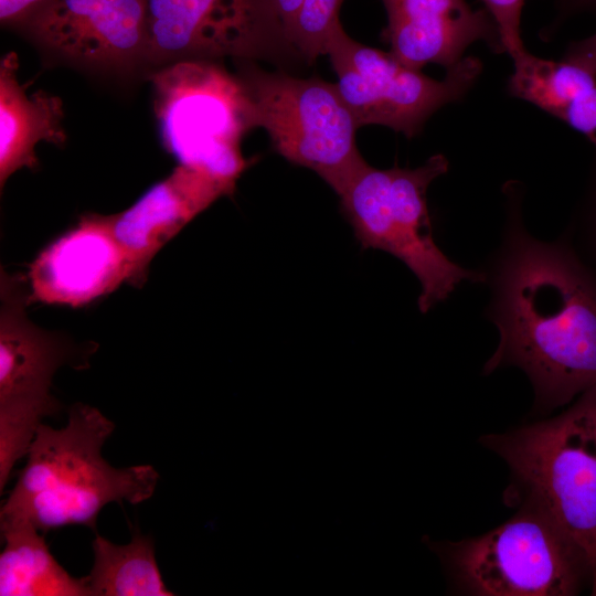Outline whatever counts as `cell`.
Here are the masks:
<instances>
[{
	"label": "cell",
	"instance_id": "6da1fadb",
	"mask_svg": "<svg viewBox=\"0 0 596 596\" xmlns=\"http://www.w3.org/2000/svg\"><path fill=\"white\" fill-rule=\"evenodd\" d=\"M494 322L500 341L483 371L520 368L536 411L549 413L596 385V279L564 246L513 235Z\"/></svg>",
	"mask_w": 596,
	"mask_h": 596
},
{
	"label": "cell",
	"instance_id": "7a4b0ae2",
	"mask_svg": "<svg viewBox=\"0 0 596 596\" xmlns=\"http://www.w3.org/2000/svg\"><path fill=\"white\" fill-rule=\"evenodd\" d=\"M114 429L113 421L83 403L68 408L64 427L41 424L0 520L28 521L43 533L66 525L95 531L105 505L152 497L159 480L152 466L116 468L102 456Z\"/></svg>",
	"mask_w": 596,
	"mask_h": 596
},
{
	"label": "cell",
	"instance_id": "3957f363",
	"mask_svg": "<svg viewBox=\"0 0 596 596\" xmlns=\"http://www.w3.org/2000/svg\"><path fill=\"white\" fill-rule=\"evenodd\" d=\"M510 470L504 503L543 509L585 555L596 596V385L561 414L480 437Z\"/></svg>",
	"mask_w": 596,
	"mask_h": 596
},
{
	"label": "cell",
	"instance_id": "277c9868",
	"mask_svg": "<svg viewBox=\"0 0 596 596\" xmlns=\"http://www.w3.org/2000/svg\"><path fill=\"white\" fill-rule=\"evenodd\" d=\"M447 170L448 160L440 153L414 169L366 163L338 195L361 247L384 251L415 274L422 312L448 298L461 281L485 278L451 262L434 240L426 193Z\"/></svg>",
	"mask_w": 596,
	"mask_h": 596
},
{
	"label": "cell",
	"instance_id": "5b68a950",
	"mask_svg": "<svg viewBox=\"0 0 596 596\" xmlns=\"http://www.w3.org/2000/svg\"><path fill=\"white\" fill-rule=\"evenodd\" d=\"M493 530L438 543L458 589L477 596H572L590 588L589 564L540 507L522 502Z\"/></svg>",
	"mask_w": 596,
	"mask_h": 596
},
{
	"label": "cell",
	"instance_id": "8992f818",
	"mask_svg": "<svg viewBox=\"0 0 596 596\" xmlns=\"http://www.w3.org/2000/svg\"><path fill=\"white\" fill-rule=\"evenodd\" d=\"M235 61L251 128L265 129L281 157L315 171L339 195L368 162L355 142L359 126L336 83Z\"/></svg>",
	"mask_w": 596,
	"mask_h": 596
},
{
	"label": "cell",
	"instance_id": "52a82bcc",
	"mask_svg": "<svg viewBox=\"0 0 596 596\" xmlns=\"http://www.w3.org/2000/svg\"><path fill=\"white\" fill-rule=\"evenodd\" d=\"M149 78L163 147L180 164L207 173L234 193L252 162L240 148L252 128L237 76L216 61L192 60L156 68Z\"/></svg>",
	"mask_w": 596,
	"mask_h": 596
},
{
	"label": "cell",
	"instance_id": "ba28073f",
	"mask_svg": "<svg viewBox=\"0 0 596 596\" xmlns=\"http://www.w3.org/2000/svg\"><path fill=\"white\" fill-rule=\"evenodd\" d=\"M0 491L14 465L26 456L43 419L62 405L52 395L55 372L77 362L74 347L43 330L25 312L26 283L1 272L0 279Z\"/></svg>",
	"mask_w": 596,
	"mask_h": 596
},
{
	"label": "cell",
	"instance_id": "9c48e42d",
	"mask_svg": "<svg viewBox=\"0 0 596 596\" xmlns=\"http://www.w3.org/2000/svg\"><path fill=\"white\" fill-rule=\"evenodd\" d=\"M327 55L359 128L382 125L407 138L416 136L436 110L467 93L482 70L478 58L464 57L437 81L403 65L390 52L355 41L342 25L332 34Z\"/></svg>",
	"mask_w": 596,
	"mask_h": 596
},
{
	"label": "cell",
	"instance_id": "30bf717a",
	"mask_svg": "<svg viewBox=\"0 0 596 596\" xmlns=\"http://www.w3.org/2000/svg\"><path fill=\"white\" fill-rule=\"evenodd\" d=\"M298 56L272 0H147L146 65Z\"/></svg>",
	"mask_w": 596,
	"mask_h": 596
},
{
	"label": "cell",
	"instance_id": "8fae6325",
	"mask_svg": "<svg viewBox=\"0 0 596 596\" xmlns=\"http://www.w3.org/2000/svg\"><path fill=\"white\" fill-rule=\"evenodd\" d=\"M18 29L75 66L127 72L146 64L147 0H45Z\"/></svg>",
	"mask_w": 596,
	"mask_h": 596
},
{
	"label": "cell",
	"instance_id": "7c38bea8",
	"mask_svg": "<svg viewBox=\"0 0 596 596\" xmlns=\"http://www.w3.org/2000/svg\"><path fill=\"white\" fill-rule=\"evenodd\" d=\"M124 283L142 286L134 260L114 234L111 215L87 213L32 260L28 300L79 308Z\"/></svg>",
	"mask_w": 596,
	"mask_h": 596
},
{
	"label": "cell",
	"instance_id": "4fadbf2b",
	"mask_svg": "<svg viewBox=\"0 0 596 596\" xmlns=\"http://www.w3.org/2000/svg\"><path fill=\"white\" fill-rule=\"evenodd\" d=\"M381 1L387 15L382 36L390 53L409 68L421 71L434 63L449 70L477 41L502 51L490 14L486 9H473L466 0Z\"/></svg>",
	"mask_w": 596,
	"mask_h": 596
},
{
	"label": "cell",
	"instance_id": "5bb4252c",
	"mask_svg": "<svg viewBox=\"0 0 596 596\" xmlns=\"http://www.w3.org/2000/svg\"><path fill=\"white\" fill-rule=\"evenodd\" d=\"M231 194L215 178L179 163L131 206L111 214L114 234L134 260L142 285L157 253L214 201Z\"/></svg>",
	"mask_w": 596,
	"mask_h": 596
},
{
	"label": "cell",
	"instance_id": "9a60e30c",
	"mask_svg": "<svg viewBox=\"0 0 596 596\" xmlns=\"http://www.w3.org/2000/svg\"><path fill=\"white\" fill-rule=\"evenodd\" d=\"M19 61L14 52L0 62V187L22 168H35V146L40 141L62 146L66 134L62 121L63 102L38 91L28 96L18 81Z\"/></svg>",
	"mask_w": 596,
	"mask_h": 596
},
{
	"label": "cell",
	"instance_id": "2e32d148",
	"mask_svg": "<svg viewBox=\"0 0 596 596\" xmlns=\"http://www.w3.org/2000/svg\"><path fill=\"white\" fill-rule=\"evenodd\" d=\"M512 61L510 93L561 119L596 147V73L567 58L545 60L526 50Z\"/></svg>",
	"mask_w": 596,
	"mask_h": 596
},
{
	"label": "cell",
	"instance_id": "e0dca14e",
	"mask_svg": "<svg viewBox=\"0 0 596 596\" xmlns=\"http://www.w3.org/2000/svg\"><path fill=\"white\" fill-rule=\"evenodd\" d=\"M1 596H92L85 577L72 576L52 555L41 531L23 520H0Z\"/></svg>",
	"mask_w": 596,
	"mask_h": 596
},
{
	"label": "cell",
	"instance_id": "ac0fdd59",
	"mask_svg": "<svg viewBox=\"0 0 596 596\" xmlns=\"http://www.w3.org/2000/svg\"><path fill=\"white\" fill-rule=\"evenodd\" d=\"M93 566L86 576L92 596H172L159 571L153 540L136 531L127 544L95 533Z\"/></svg>",
	"mask_w": 596,
	"mask_h": 596
},
{
	"label": "cell",
	"instance_id": "d6986e66",
	"mask_svg": "<svg viewBox=\"0 0 596 596\" xmlns=\"http://www.w3.org/2000/svg\"><path fill=\"white\" fill-rule=\"evenodd\" d=\"M284 34L298 54L309 63L327 55L334 31L341 25L343 0H272Z\"/></svg>",
	"mask_w": 596,
	"mask_h": 596
},
{
	"label": "cell",
	"instance_id": "ffe728a7",
	"mask_svg": "<svg viewBox=\"0 0 596 596\" xmlns=\"http://www.w3.org/2000/svg\"><path fill=\"white\" fill-rule=\"evenodd\" d=\"M499 33L502 52L514 57L525 50L521 36V17L525 0H481Z\"/></svg>",
	"mask_w": 596,
	"mask_h": 596
},
{
	"label": "cell",
	"instance_id": "44dd1931",
	"mask_svg": "<svg viewBox=\"0 0 596 596\" xmlns=\"http://www.w3.org/2000/svg\"><path fill=\"white\" fill-rule=\"evenodd\" d=\"M45 0H0V21L2 25L18 28Z\"/></svg>",
	"mask_w": 596,
	"mask_h": 596
},
{
	"label": "cell",
	"instance_id": "7402d4cb",
	"mask_svg": "<svg viewBox=\"0 0 596 596\" xmlns=\"http://www.w3.org/2000/svg\"><path fill=\"white\" fill-rule=\"evenodd\" d=\"M564 58L582 64L596 73V32L573 42L568 46Z\"/></svg>",
	"mask_w": 596,
	"mask_h": 596
},
{
	"label": "cell",
	"instance_id": "603a6c76",
	"mask_svg": "<svg viewBox=\"0 0 596 596\" xmlns=\"http://www.w3.org/2000/svg\"><path fill=\"white\" fill-rule=\"evenodd\" d=\"M568 4L576 8H596V0H566Z\"/></svg>",
	"mask_w": 596,
	"mask_h": 596
}]
</instances>
